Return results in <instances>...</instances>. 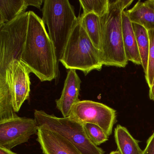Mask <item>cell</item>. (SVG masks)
I'll return each instance as SVG.
<instances>
[{
	"instance_id": "1",
	"label": "cell",
	"mask_w": 154,
	"mask_h": 154,
	"mask_svg": "<svg viewBox=\"0 0 154 154\" xmlns=\"http://www.w3.org/2000/svg\"><path fill=\"white\" fill-rule=\"evenodd\" d=\"M21 62L41 82L51 81L58 75L54 45L45 24L33 11H29L26 38Z\"/></svg>"
},
{
	"instance_id": "2",
	"label": "cell",
	"mask_w": 154,
	"mask_h": 154,
	"mask_svg": "<svg viewBox=\"0 0 154 154\" xmlns=\"http://www.w3.org/2000/svg\"><path fill=\"white\" fill-rule=\"evenodd\" d=\"M133 0H109L107 12L100 17V52L103 65L125 67L128 63L122 39V13Z\"/></svg>"
},
{
	"instance_id": "3",
	"label": "cell",
	"mask_w": 154,
	"mask_h": 154,
	"mask_svg": "<svg viewBox=\"0 0 154 154\" xmlns=\"http://www.w3.org/2000/svg\"><path fill=\"white\" fill-rule=\"evenodd\" d=\"M29 12L0 27V93H11L9 69L15 61H21L26 38Z\"/></svg>"
},
{
	"instance_id": "4",
	"label": "cell",
	"mask_w": 154,
	"mask_h": 154,
	"mask_svg": "<svg viewBox=\"0 0 154 154\" xmlns=\"http://www.w3.org/2000/svg\"><path fill=\"white\" fill-rule=\"evenodd\" d=\"M42 13V20L47 25L58 65L78 18L68 0H45Z\"/></svg>"
},
{
	"instance_id": "5",
	"label": "cell",
	"mask_w": 154,
	"mask_h": 154,
	"mask_svg": "<svg viewBox=\"0 0 154 154\" xmlns=\"http://www.w3.org/2000/svg\"><path fill=\"white\" fill-rule=\"evenodd\" d=\"M69 70H80L85 75L103 65L100 51L89 38L78 20L70 35L60 62Z\"/></svg>"
},
{
	"instance_id": "6",
	"label": "cell",
	"mask_w": 154,
	"mask_h": 154,
	"mask_svg": "<svg viewBox=\"0 0 154 154\" xmlns=\"http://www.w3.org/2000/svg\"><path fill=\"white\" fill-rule=\"evenodd\" d=\"M34 119L38 127L48 129L63 136L73 144L82 154H104L101 148L90 140L83 124L71 117L59 118L35 110Z\"/></svg>"
},
{
	"instance_id": "7",
	"label": "cell",
	"mask_w": 154,
	"mask_h": 154,
	"mask_svg": "<svg viewBox=\"0 0 154 154\" xmlns=\"http://www.w3.org/2000/svg\"><path fill=\"white\" fill-rule=\"evenodd\" d=\"M69 117L82 124L91 123L100 127L108 136L112 133L116 122V111L100 103L80 101L73 107Z\"/></svg>"
},
{
	"instance_id": "8",
	"label": "cell",
	"mask_w": 154,
	"mask_h": 154,
	"mask_svg": "<svg viewBox=\"0 0 154 154\" xmlns=\"http://www.w3.org/2000/svg\"><path fill=\"white\" fill-rule=\"evenodd\" d=\"M38 128L35 119L32 118L18 117L0 122V146L11 149L27 142Z\"/></svg>"
},
{
	"instance_id": "9",
	"label": "cell",
	"mask_w": 154,
	"mask_h": 154,
	"mask_svg": "<svg viewBox=\"0 0 154 154\" xmlns=\"http://www.w3.org/2000/svg\"><path fill=\"white\" fill-rule=\"evenodd\" d=\"M30 72L26 66L19 60H15L9 69L8 82L10 87L13 107L18 112L22 104L29 97Z\"/></svg>"
},
{
	"instance_id": "10",
	"label": "cell",
	"mask_w": 154,
	"mask_h": 154,
	"mask_svg": "<svg viewBox=\"0 0 154 154\" xmlns=\"http://www.w3.org/2000/svg\"><path fill=\"white\" fill-rule=\"evenodd\" d=\"M37 135L43 154H82L71 141L53 131L38 127Z\"/></svg>"
},
{
	"instance_id": "11",
	"label": "cell",
	"mask_w": 154,
	"mask_h": 154,
	"mask_svg": "<svg viewBox=\"0 0 154 154\" xmlns=\"http://www.w3.org/2000/svg\"><path fill=\"white\" fill-rule=\"evenodd\" d=\"M81 84V80L76 70H69L61 97L56 100L57 108L64 118L69 116L73 107L80 101L79 95Z\"/></svg>"
},
{
	"instance_id": "12",
	"label": "cell",
	"mask_w": 154,
	"mask_h": 154,
	"mask_svg": "<svg viewBox=\"0 0 154 154\" xmlns=\"http://www.w3.org/2000/svg\"><path fill=\"white\" fill-rule=\"evenodd\" d=\"M122 23L123 47L126 58L128 62L130 61L137 65L141 66V59L133 25L125 10L122 13Z\"/></svg>"
},
{
	"instance_id": "13",
	"label": "cell",
	"mask_w": 154,
	"mask_h": 154,
	"mask_svg": "<svg viewBox=\"0 0 154 154\" xmlns=\"http://www.w3.org/2000/svg\"><path fill=\"white\" fill-rule=\"evenodd\" d=\"M126 12L131 23L140 25L147 30L154 29V0L139 1Z\"/></svg>"
},
{
	"instance_id": "14",
	"label": "cell",
	"mask_w": 154,
	"mask_h": 154,
	"mask_svg": "<svg viewBox=\"0 0 154 154\" xmlns=\"http://www.w3.org/2000/svg\"><path fill=\"white\" fill-rule=\"evenodd\" d=\"M114 137L118 150L121 154H143L138 141L133 138L125 127L117 125L114 130Z\"/></svg>"
},
{
	"instance_id": "15",
	"label": "cell",
	"mask_w": 154,
	"mask_h": 154,
	"mask_svg": "<svg viewBox=\"0 0 154 154\" xmlns=\"http://www.w3.org/2000/svg\"><path fill=\"white\" fill-rule=\"evenodd\" d=\"M27 0H0V27L25 13Z\"/></svg>"
},
{
	"instance_id": "16",
	"label": "cell",
	"mask_w": 154,
	"mask_h": 154,
	"mask_svg": "<svg viewBox=\"0 0 154 154\" xmlns=\"http://www.w3.org/2000/svg\"><path fill=\"white\" fill-rule=\"evenodd\" d=\"M78 20L94 46L100 51V17L93 13L82 14Z\"/></svg>"
},
{
	"instance_id": "17",
	"label": "cell",
	"mask_w": 154,
	"mask_h": 154,
	"mask_svg": "<svg viewBox=\"0 0 154 154\" xmlns=\"http://www.w3.org/2000/svg\"><path fill=\"white\" fill-rule=\"evenodd\" d=\"M137 38L138 48L141 59V66L145 74L147 69L149 40L148 31L142 26L132 23Z\"/></svg>"
},
{
	"instance_id": "18",
	"label": "cell",
	"mask_w": 154,
	"mask_h": 154,
	"mask_svg": "<svg viewBox=\"0 0 154 154\" xmlns=\"http://www.w3.org/2000/svg\"><path fill=\"white\" fill-rule=\"evenodd\" d=\"M79 2L83 10V14L93 13L100 17L109 9V0H80Z\"/></svg>"
},
{
	"instance_id": "19",
	"label": "cell",
	"mask_w": 154,
	"mask_h": 154,
	"mask_svg": "<svg viewBox=\"0 0 154 154\" xmlns=\"http://www.w3.org/2000/svg\"><path fill=\"white\" fill-rule=\"evenodd\" d=\"M84 128L90 140L98 146L108 140L109 136L97 125L91 123H84Z\"/></svg>"
},
{
	"instance_id": "20",
	"label": "cell",
	"mask_w": 154,
	"mask_h": 154,
	"mask_svg": "<svg viewBox=\"0 0 154 154\" xmlns=\"http://www.w3.org/2000/svg\"><path fill=\"white\" fill-rule=\"evenodd\" d=\"M149 40L148 62L145 78L149 88L153 83L154 78V29L147 30Z\"/></svg>"
},
{
	"instance_id": "21",
	"label": "cell",
	"mask_w": 154,
	"mask_h": 154,
	"mask_svg": "<svg viewBox=\"0 0 154 154\" xmlns=\"http://www.w3.org/2000/svg\"><path fill=\"white\" fill-rule=\"evenodd\" d=\"M146 143V148L143 150V154H154V131Z\"/></svg>"
},
{
	"instance_id": "22",
	"label": "cell",
	"mask_w": 154,
	"mask_h": 154,
	"mask_svg": "<svg viewBox=\"0 0 154 154\" xmlns=\"http://www.w3.org/2000/svg\"><path fill=\"white\" fill-rule=\"evenodd\" d=\"M29 6H34L40 9L41 6L43 2L42 0H27Z\"/></svg>"
},
{
	"instance_id": "23",
	"label": "cell",
	"mask_w": 154,
	"mask_h": 154,
	"mask_svg": "<svg viewBox=\"0 0 154 154\" xmlns=\"http://www.w3.org/2000/svg\"><path fill=\"white\" fill-rule=\"evenodd\" d=\"M0 154H17L7 148L0 146Z\"/></svg>"
},
{
	"instance_id": "24",
	"label": "cell",
	"mask_w": 154,
	"mask_h": 154,
	"mask_svg": "<svg viewBox=\"0 0 154 154\" xmlns=\"http://www.w3.org/2000/svg\"><path fill=\"white\" fill-rule=\"evenodd\" d=\"M149 88V99L154 101V78L152 85Z\"/></svg>"
},
{
	"instance_id": "25",
	"label": "cell",
	"mask_w": 154,
	"mask_h": 154,
	"mask_svg": "<svg viewBox=\"0 0 154 154\" xmlns=\"http://www.w3.org/2000/svg\"><path fill=\"white\" fill-rule=\"evenodd\" d=\"M109 154H121L119 150H116V151H113L111 152Z\"/></svg>"
}]
</instances>
